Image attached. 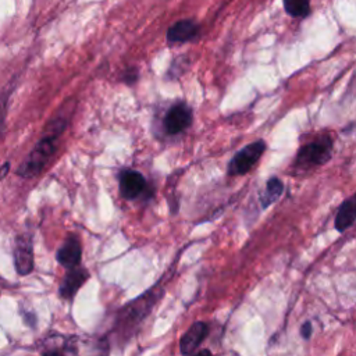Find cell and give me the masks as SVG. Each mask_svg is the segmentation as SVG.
<instances>
[{"label": "cell", "mask_w": 356, "mask_h": 356, "mask_svg": "<svg viewBox=\"0 0 356 356\" xmlns=\"http://www.w3.org/2000/svg\"><path fill=\"white\" fill-rule=\"evenodd\" d=\"M58 138L60 136L54 134L43 131V136L39 139L35 147L29 152V154L24 159V161L17 168V175L28 179L39 175L44 168V165L51 159V156L54 154L57 149Z\"/></svg>", "instance_id": "cell-1"}, {"label": "cell", "mask_w": 356, "mask_h": 356, "mask_svg": "<svg viewBox=\"0 0 356 356\" xmlns=\"http://www.w3.org/2000/svg\"><path fill=\"white\" fill-rule=\"evenodd\" d=\"M332 138L330 135L320 136L310 143L302 146L295 159V165L302 170L314 168L325 164L332 154Z\"/></svg>", "instance_id": "cell-2"}, {"label": "cell", "mask_w": 356, "mask_h": 356, "mask_svg": "<svg viewBox=\"0 0 356 356\" xmlns=\"http://www.w3.org/2000/svg\"><path fill=\"white\" fill-rule=\"evenodd\" d=\"M266 142L259 139L254 142H250L245 147H242L235 156L231 159L228 164V175L229 177H238L249 172L252 167L260 160L261 154L266 152Z\"/></svg>", "instance_id": "cell-3"}, {"label": "cell", "mask_w": 356, "mask_h": 356, "mask_svg": "<svg viewBox=\"0 0 356 356\" xmlns=\"http://www.w3.org/2000/svg\"><path fill=\"white\" fill-rule=\"evenodd\" d=\"M193 120L192 108L185 102L172 104L164 115L163 128L167 135H178L191 127Z\"/></svg>", "instance_id": "cell-4"}, {"label": "cell", "mask_w": 356, "mask_h": 356, "mask_svg": "<svg viewBox=\"0 0 356 356\" xmlns=\"http://www.w3.org/2000/svg\"><path fill=\"white\" fill-rule=\"evenodd\" d=\"M14 267L19 275H28L33 270V245L32 236L28 234L18 235L13 250Z\"/></svg>", "instance_id": "cell-5"}, {"label": "cell", "mask_w": 356, "mask_h": 356, "mask_svg": "<svg viewBox=\"0 0 356 356\" xmlns=\"http://www.w3.org/2000/svg\"><path fill=\"white\" fill-rule=\"evenodd\" d=\"M81 257H82L81 241L75 234H70L63 242V245L57 249L56 260L58 261V264H61L68 270L75 266H79Z\"/></svg>", "instance_id": "cell-6"}, {"label": "cell", "mask_w": 356, "mask_h": 356, "mask_svg": "<svg viewBox=\"0 0 356 356\" xmlns=\"http://www.w3.org/2000/svg\"><path fill=\"white\" fill-rule=\"evenodd\" d=\"M146 189V178L136 170H124L120 175V193L124 199L132 200Z\"/></svg>", "instance_id": "cell-7"}, {"label": "cell", "mask_w": 356, "mask_h": 356, "mask_svg": "<svg viewBox=\"0 0 356 356\" xmlns=\"http://www.w3.org/2000/svg\"><path fill=\"white\" fill-rule=\"evenodd\" d=\"M88 278H89V271L86 268L81 266L68 268L58 288L60 296L65 300H71L76 295L79 288L88 281Z\"/></svg>", "instance_id": "cell-8"}, {"label": "cell", "mask_w": 356, "mask_h": 356, "mask_svg": "<svg viewBox=\"0 0 356 356\" xmlns=\"http://www.w3.org/2000/svg\"><path fill=\"white\" fill-rule=\"evenodd\" d=\"M209 334V325L204 321H195L181 337L179 350L182 355H191L197 350Z\"/></svg>", "instance_id": "cell-9"}, {"label": "cell", "mask_w": 356, "mask_h": 356, "mask_svg": "<svg viewBox=\"0 0 356 356\" xmlns=\"http://www.w3.org/2000/svg\"><path fill=\"white\" fill-rule=\"evenodd\" d=\"M200 33V26L192 19H179L172 24L165 33V39L170 44L185 43L195 40Z\"/></svg>", "instance_id": "cell-10"}, {"label": "cell", "mask_w": 356, "mask_h": 356, "mask_svg": "<svg viewBox=\"0 0 356 356\" xmlns=\"http://www.w3.org/2000/svg\"><path fill=\"white\" fill-rule=\"evenodd\" d=\"M355 217H356V200H355V196H350L342 202V204L337 211V216H335L337 231L343 232L348 228H350L355 222Z\"/></svg>", "instance_id": "cell-11"}, {"label": "cell", "mask_w": 356, "mask_h": 356, "mask_svg": "<svg viewBox=\"0 0 356 356\" xmlns=\"http://www.w3.org/2000/svg\"><path fill=\"white\" fill-rule=\"evenodd\" d=\"M284 192V182L278 177H271L267 184L264 191L260 193V203L263 209L270 207L274 204L282 195Z\"/></svg>", "instance_id": "cell-12"}, {"label": "cell", "mask_w": 356, "mask_h": 356, "mask_svg": "<svg viewBox=\"0 0 356 356\" xmlns=\"http://www.w3.org/2000/svg\"><path fill=\"white\" fill-rule=\"evenodd\" d=\"M284 10L295 18H305L310 14V0H282Z\"/></svg>", "instance_id": "cell-13"}, {"label": "cell", "mask_w": 356, "mask_h": 356, "mask_svg": "<svg viewBox=\"0 0 356 356\" xmlns=\"http://www.w3.org/2000/svg\"><path fill=\"white\" fill-rule=\"evenodd\" d=\"M11 93H13V86H8V88H4V90L0 95V135L3 132L4 120H6V114H7V104H8Z\"/></svg>", "instance_id": "cell-14"}, {"label": "cell", "mask_w": 356, "mask_h": 356, "mask_svg": "<svg viewBox=\"0 0 356 356\" xmlns=\"http://www.w3.org/2000/svg\"><path fill=\"white\" fill-rule=\"evenodd\" d=\"M139 78V72H138V68L136 67H131V68H127L124 72H122V81L128 85H132L138 81Z\"/></svg>", "instance_id": "cell-15"}, {"label": "cell", "mask_w": 356, "mask_h": 356, "mask_svg": "<svg viewBox=\"0 0 356 356\" xmlns=\"http://www.w3.org/2000/svg\"><path fill=\"white\" fill-rule=\"evenodd\" d=\"M312 331H313V327H312V323L310 321H306L302 324L300 327V335L305 338V339H309L312 337Z\"/></svg>", "instance_id": "cell-16"}, {"label": "cell", "mask_w": 356, "mask_h": 356, "mask_svg": "<svg viewBox=\"0 0 356 356\" xmlns=\"http://www.w3.org/2000/svg\"><path fill=\"white\" fill-rule=\"evenodd\" d=\"M8 170H10V163H6V164H3V165L0 167V179H3V178L6 177V174L8 172Z\"/></svg>", "instance_id": "cell-17"}]
</instances>
